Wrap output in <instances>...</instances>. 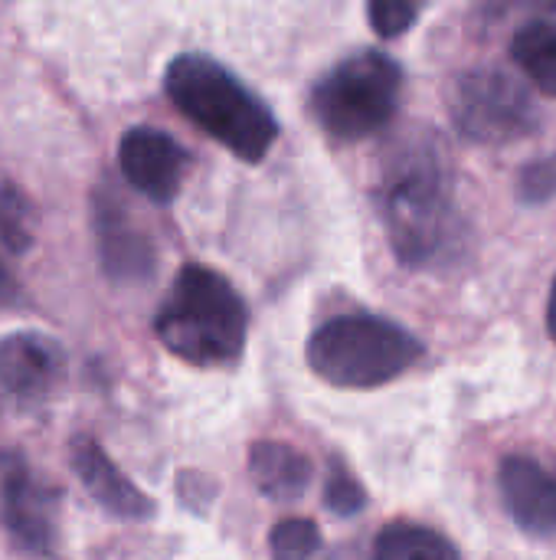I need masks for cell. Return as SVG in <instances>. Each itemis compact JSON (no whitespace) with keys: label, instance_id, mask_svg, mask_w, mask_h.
Returning a JSON list of instances; mask_svg holds the SVG:
<instances>
[{"label":"cell","instance_id":"cell-1","mask_svg":"<svg viewBox=\"0 0 556 560\" xmlns=\"http://www.w3.org/2000/svg\"><path fill=\"white\" fill-rule=\"evenodd\" d=\"M377 197L390 243L406 266L449 259L462 240V226L449 167L429 138H410L390 151Z\"/></svg>","mask_w":556,"mask_h":560},{"label":"cell","instance_id":"cell-2","mask_svg":"<svg viewBox=\"0 0 556 560\" xmlns=\"http://www.w3.org/2000/svg\"><path fill=\"white\" fill-rule=\"evenodd\" d=\"M164 92L187 121L239 161H262L279 138L272 112L233 72L206 56H177L164 72Z\"/></svg>","mask_w":556,"mask_h":560},{"label":"cell","instance_id":"cell-3","mask_svg":"<svg viewBox=\"0 0 556 560\" xmlns=\"http://www.w3.org/2000/svg\"><path fill=\"white\" fill-rule=\"evenodd\" d=\"M246 328V302L206 266H184L154 318L161 345L193 368H226L239 361Z\"/></svg>","mask_w":556,"mask_h":560},{"label":"cell","instance_id":"cell-4","mask_svg":"<svg viewBox=\"0 0 556 560\" xmlns=\"http://www.w3.org/2000/svg\"><path fill=\"white\" fill-rule=\"evenodd\" d=\"M423 358V345L400 325L377 315H341L308 341V364L334 387H380Z\"/></svg>","mask_w":556,"mask_h":560},{"label":"cell","instance_id":"cell-5","mask_svg":"<svg viewBox=\"0 0 556 560\" xmlns=\"http://www.w3.org/2000/svg\"><path fill=\"white\" fill-rule=\"evenodd\" d=\"M403 75L383 52H357L338 62L315 89L311 108L338 141H364L383 131L400 105Z\"/></svg>","mask_w":556,"mask_h":560},{"label":"cell","instance_id":"cell-6","mask_svg":"<svg viewBox=\"0 0 556 560\" xmlns=\"http://www.w3.org/2000/svg\"><path fill=\"white\" fill-rule=\"evenodd\" d=\"M452 118L465 138L478 144H505L534 131L537 108L518 79L501 69H478L456 85Z\"/></svg>","mask_w":556,"mask_h":560},{"label":"cell","instance_id":"cell-7","mask_svg":"<svg viewBox=\"0 0 556 560\" xmlns=\"http://www.w3.org/2000/svg\"><path fill=\"white\" fill-rule=\"evenodd\" d=\"M0 515L16 548L52 555L59 541V492L20 453L0 456Z\"/></svg>","mask_w":556,"mask_h":560},{"label":"cell","instance_id":"cell-8","mask_svg":"<svg viewBox=\"0 0 556 560\" xmlns=\"http://www.w3.org/2000/svg\"><path fill=\"white\" fill-rule=\"evenodd\" d=\"M118 167L125 180L154 203H170L187 174V151L157 128H131L118 141Z\"/></svg>","mask_w":556,"mask_h":560},{"label":"cell","instance_id":"cell-9","mask_svg":"<svg viewBox=\"0 0 556 560\" xmlns=\"http://www.w3.org/2000/svg\"><path fill=\"white\" fill-rule=\"evenodd\" d=\"M498 479L501 499L524 532L556 535V469L531 456H508Z\"/></svg>","mask_w":556,"mask_h":560},{"label":"cell","instance_id":"cell-10","mask_svg":"<svg viewBox=\"0 0 556 560\" xmlns=\"http://www.w3.org/2000/svg\"><path fill=\"white\" fill-rule=\"evenodd\" d=\"M62 377V348L36 331L0 341V387L13 397H43Z\"/></svg>","mask_w":556,"mask_h":560},{"label":"cell","instance_id":"cell-11","mask_svg":"<svg viewBox=\"0 0 556 560\" xmlns=\"http://www.w3.org/2000/svg\"><path fill=\"white\" fill-rule=\"evenodd\" d=\"M72 469L82 479L85 492L115 518H128V522H141L151 518L154 505L144 492L134 489V482L128 476L118 472V466L105 456V450L88 440L79 436L72 440Z\"/></svg>","mask_w":556,"mask_h":560},{"label":"cell","instance_id":"cell-12","mask_svg":"<svg viewBox=\"0 0 556 560\" xmlns=\"http://www.w3.org/2000/svg\"><path fill=\"white\" fill-rule=\"evenodd\" d=\"M249 476L272 502H298L311 486V463L288 443L262 440L249 453Z\"/></svg>","mask_w":556,"mask_h":560},{"label":"cell","instance_id":"cell-13","mask_svg":"<svg viewBox=\"0 0 556 560\" xmlns=\"http://www.w3.org/2000/svg\"><path fill=\"white\" fill-rule=\"evenodd\" d=\"M36 240V207L26 197V190L0 174V302H10L16 295L10 262L20 259Z\"/></svg>","mask_w":556,"mask_h":560},{"label":"cell","instance_id":"cell-14","mask_svg":"<svg viewBox=\"0 0 556 560\" xmlns=\"http://www.w3.org/2000/svg\"><path fill=\"white\" fill-rule=\"evenodd\" d=\"M98 246L102 262L115 279H144L151 272V249L115 207H98Z\"/></svg>","mask_w":556,"mask_h":560},{"label":"cell","instance_id":"cell-15","mask_svg":"<svg viewBox=\"0 0 556 560\" xmlns=\"http://www.w3.org/2000/svg\"><path fill=\"white\" fill-rule=\"evenodd\" d=\"M511 56L521 66V72L544 92L556 98V23L554 20H534L514 33Z\"/></svg>","mask_w":556,"mask_h":560},{"label":"cell","instance_id":"cell-16","mask_svg":"<svg viewBox=\"0 0 556 560\" xmlns=\"http://www.w3.org/2000/svg\"><path fill=\"white\" fill-rule=\"evenodd\" d=\"M374 560H459V551L433 528L397 522L380 532L374 545Z\"/></svg>","mask_w":556,"mask_h":560},{"label":"cell","instance_id":"cell-17","mask_svg":"<svg viewBox=\"0 0 556 560\" xmlns=\"http://www.w3.org/2000/svg\"><path fill=\"white\" fill-rule=\"evenodd\" d=\"M321 555V535L315 522L288 518L275 525L272 532V558L275 560H318Z\"/></svg>","mask_w":556,"mask_h":560},{"label":"cell","instance_id":"cell-18","mask_svg":"<svg viewBox=\"0 0 556 560\" xmlns=\"http://www.w3.org/2000/svg\"><path fill=\"white\" fill-rule=\"evenodd\" d=\"M419 7H423V0H370L367 13H370L374 30L383 39H393V36H403L416 23Z\"/></svg>","mask_w":556,"mask_h":560},{"label":"cell","instance_id":"cell-19","mask_svg":"<svg viewBox=\"0 0 556 560\" xmlns=\"http://www.w3.org/2000/svg\"><path fill=\"white\" fill-rule=\"evenodd\" d=\"M324 505H328L334 515H357V512L367 505V495H364L360 482H357L341 463H334L331 472H328V482H324Z\"/></svg>","mask_w":556,"mask_h":560},{"label":"cell","instance_id":"cell-20","mask_svg":"<svg viewBox=\"0 0 556 560\" xmlns=\"http://www.w3.org/2000/svg\"><path fill=\"white\" fill-rule=\"evenodd\" d=\"M547 328H551V335L556 338V282L554 292H551V308H547Z\"/></svg>","mask_w":556,"mask_h":560}]
</instances>
